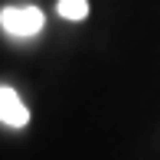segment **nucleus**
<instances>
[{
  "label": "nucleus",
  "mask_w": 160,
  "mask_h": 160,
  "mask_svg": "<svg viewBox=\"0 0 160 160\" xmlns=\"http://www.w3.org/2000/svg\"><path fill=\"white\" fill-rule=\"evenodd\" d=\"M0 26L10 36H36L42 30V10L39 7H3L0 10Z\"/></svg>",
  "instance_id": "obj_1"
},
{
  "label": "nucleus",
  "mask_w": 160,
  "mask_h": 160,
  "mask_svg": "<svg viewBox=\"0 0 160 160\" xmlns=\"http://www.w3.org/2000/svg\"><path fill=\"white\" fill-rule=\"evenodd\" d=\"M0 121L7 128H26L30 124V108L23 105V98L10 85H0Z\"/></svg>",
  "instance_id": "obj_2"
},
{
  "label": "nucleus",
  "mask_w": 160,
  "mask_h": 160,
  "mask_svg": "<svg viewBox=\"0 0 160 160\" xmlns=\"http://www.w3.org/2000/svg\"><path fill=\"white\" fill-rule=\"evenodd\" d=\"M62 20H85L88 17V0H59L56 3Z\"/></svg>",
  "instance_id": "obj_3"
}]
</instances>
